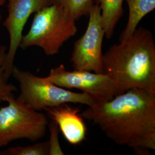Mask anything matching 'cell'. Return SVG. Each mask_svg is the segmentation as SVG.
<instances>
[{"instance_id": "4fadbf2b", "label": "cell", "mask_w": 155, "mask_h": 155, "mask_svg": "<svg viewBox=\"0 0 155 155\" xmlns=\"http://www.w3.org/2000/svg\"><path fill=\"white\" fill-rule=\"evenodd\" d=\"M48 141L26 147H15L0 151L2 155H48Z\"/></svg>"}, {"instance_id": "52a82bcc", "label": "cell", "mask_w": 155, "mask_h": 155, "mask_svg": "<svg viewBox=\"0 0 155 155\" xmlns=\"http://www.w3.org/2000/svg\"><path fill=\"white\" fill-rule=\"evenodd\" d=\"M45 78L66 89H78L96 100L106 101L117 95L115 84L109 75L84 70L68 71L63 64L50 70Z\"/></svg>"}, {"instance_id": "9c48e42d", "label": "cell", "mask_w": 155, "mask_h": 155, "mask_svg": "<svg viewBox=\"0 0 155 155\" xmlns=\"http://www.w3.org/2000/svg\"><path fill=\"white\" fill-rule=\"evenodd\" d=\"M48 116L56 122L64 138L72 145L81 144L86 139V127L78 108L67 104L45 108Z\"/></svg>"}, {"instance_id": "e0dca14e", "label": "cell", "mask_w": 155, "mask_h": 155, "mask_svg": "<svg viewBox=\"0 0 155 155\" xmlns=\"http://www.w3.org/2000/svg\"><path fill=\"white\" fill-rule=\"evenodd\" d=\"M1 19H2V16H1V15L0 14V24H1Z\"/></svg>"}, {"instance_id": "7c38bea8", "label": "cell", "mask_w": 155, "mask_h": 155, "mask_svg": "<svg viewBox=\"0 0 155 155\" xmlns=\"http://www.w3.org/2000/svg\"><path fill=\"white\" fill-rule=\"evenodd\" d=\"M53 3L61 6L75 20L87 14L93 4V0H54Z\"/></svg>"}, {"instance_id": "5bb4252c", "label": "cell", "mask_w": 155, "mask_h": 155, "mask_svg": "<svg viewBox=\"0 0 155 155\" xmlns=\"http://www.w3.org/2000/svg\"><path fill=\"white\" fill-rule=\"evenodd\" d=\"M7 53V47L4 45L0 47V102L5 101L8 97L13 95V93L17 91V88L12 83L8 82L3 69Z\"/></svg>"}, {"instance_id": "7a4b0ae2", "label": "cell", "mask_w": 155, "mask_h": 155, "mask_svg": "<svg viewBox=\"0 0 155 155\" xmlns=\"http://www.w3.org/2000/svg\"><path fill=\"white\" fill-rule=\"evenodd\" d=\"M103 64L117 95L132 89L155 93V45L148 29L137 28L130 38L112 45L104 54Z\"/></svg>"}, {"instance_id": "5b68a950", "label": "cell", "mask_w": 155, "mask_h": 155, "mask_svg": "<svg viewBox=\"0 0 155 155\" xmlns=\"http://www.w3.org/2000/svg\"><path fill=\"white\" fill-rule=\"evenodd\" d=\"M5 101L8 105L0 108V147L17 140L35 142L45 136L48 125L45 114L15 98L14 95Z\"/></svg>"}, {"instance_id": "ba28073f", "label": "cell", "mask_w": 155, "mask_h": 155, "mask_svg": "<svg viewBox=\"0 0 155 155\" xmlns=\"http://www.w3.org/2000/svg\"><path fill=\"white\" fill-rule=\"evenodd\" d=\"M53 2L54 0H8V15L4 26L9 35V47L3 66L8 78L12 75L16 54L23 36L22 31L29 17Z\"/></svg>"}, {"instance_id": "277c9868", "label": "cell", "mask_w": 155, "mask_h": 155, "mask_svg": "<svg viewBox=\"0 0 155 155\" xmlns=\"http://www.w3.org/2000/svg\"><path fill=\"white\" fill-rule=\"evenodd\" d=\"M12 75L20 84V94L17 99L36 110L68 103L89 106L97 101L90 94L70 91L15 66Z\"/></svg>"}, {"instance_id": "2e32d148", "label": "cell", "mask_w": 155, "mask_h": 155, "mask_svg": "<svg viewBox=\"0 0 155 155\" xmlns=\"http://www.w3.org/2000/svg\"><path fill=\"white\" fill-rule=\"evenodd\" d=\"M5 3V0H0V6L3 5Z\"/></svg>"}, {"instance_id": "8992f818", "label": "cell", "mask_w": 155, "mask_h": 155, "mask_svg": "<svg viewBox=\"0 0 155 155\" xmlns=\"http://www.w3.org/2000/svg\"><path fill=\"white\" fill-rule=\"evenodd\" d=\"M87 14V27L83 36L74 43L70 62L74 70L105 74L102 53L105 31L99 3L93 4Z\"/></svg>"}, {"instance_id": "30bf717a", "label": "cell", "mask_w": 155, "mask_h": 155, "mask_svg": "<svg viewBox=\"0 0 155 155\" xmlns=\"http://www.w3.org/2000/svg\"><path fill=\"white\" fill-rule=\"evenodd\" d=\"M129 17L127 26L121 33L120 41L130 38L140 21L155 8V0H127Z\"/></svg>"}, {"instance_id": "9a60e30c", "label": "cell", "mask_w": 155, "mask_h": 155, "mask_svg": "<svg viewBox=\"0 0 155 155\" xmlns=\"http://www.w3.org/2000/svg\"><path fill=\"white\" fill-rule=\"evenodd\" d=\"M48 127L50 130V138L49 144V153L48 155H63L64 152L61 150L59 141V127L55 122L52 121L48 124Z\"/></svg>"}, {"instance_id": "6da1fadb", "label": "cell", "mask_w": 155, "mask_h": 155, "mask_svg": "<svg viewBox=\"0 0 155 155\" xmlns=\"http://www.w3.org/2000/svg\"><path fill=\"white\" fill-rule=\"evenodd\" d=\"M81 115L116 144L139 153L155 150V93L130 89L110 100H97Z\"/></svg>"}, {"instance_id": "3957f363", "label": "cell", "mask_w": 155, "mask_h": 155, "mask_svg": "<svg viewBox=\"0 0 155 155\" xmlns=\"http://www.w3.org/2000/svg\"><path fill=\"white\" fill-rule=\"evenodd\" d=\"M77 32L75 20L61 6L53 3L36 12L29 32L22 36L20 47L26 49L37 46L46 55H54Z\"/></svg>"}, {"instance_id": "8fae6325", "label": "cell", "mask_w": 155, "mask_h": 155, "mask_svg": "<svg viewBox=\"0 0 155 155\" xmlns=\"http://www.w3.org/2000/svg\"><path fill=\"white\" fill-rule=\"evenodd\" d=\"M99 1L105 36L107 39H110L117 22L122 16L124 0H99Z\"/></svg>"}]
</instances>
